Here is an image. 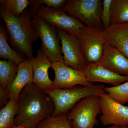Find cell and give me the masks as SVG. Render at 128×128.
Listing matches in <instances>:
<instances>
[{
	"label": "cell",
	"instance_id": "obj_1",
	"mask_svg": "<svg viewBox=\"0 0 128 128\" xmlns=\"http://www.w3.org/2000/svg\"><path fill=\"white\" fill-rule=\"evenodd\" d=\"M18 100L14 126L36 128L41 121L52 116L55 110L50 97L34 82L22 89Z\"/></svg>",
	"mask_w": 128,
	"mask_h": 128
},
{
	"label": "cell",
	"instance_id": "obj_2",
	"mask_svg": "<svg viewBox=\"0 0 128 128\" xmlns=\"http://www.w3.org/2000/svg\"><path fill=\"white\" fill-rule=\"evenodd\" d=\"M0 17L6 25L12 48L31 61L34 58L32 44L40 38L33 27L32 18L29 12L26 10L20 16L16 17L0 6Z\"/></svg>",
	"mask_w": 128,
	"mask_h": 128
},
{
	"label": "cell",
	"instance_id": "obj_3",
	"mask_svg": "<svg viewBox=\"0 0 128 128\" xmlns=\"http://www.w3.org/2000/svg\"><path fill=\"white\" fill-rule=\"evenodd\" d=\"M103 85H92L89 86H74L65 89H52L44 90L51 98L55 110L52 116L67 115L78 102L92 96H100L105 93Z\"/></svg>",
	"mask_w": 128,
	"mask_h": 128
},
{
	"label": "cell",
	"instance_id": "obj_4",
	"mask_svg": "<svg viewBox=\"0 0 128 128\" xmlns=\"http://www.w3.org/2000/svg\"><path fill=\"white\" fill-rule=\"evenodd\" d=\"M60 9L78 18L86 26L102 28L101 0H68Z\"/></svg>",
	"mask_w": 128,
	"mask_h": 128
},
{
	"label": "cell",
	"instance_id": "obj_5",
	"mask_svg": "<svg viewBox=\"0 0 128 128\" xmlns=\"http://www.w3.org/2000/svg\"><path fill=\"white\" fill-rule=\"evenodd\" d=\"M101 113L100 96H92L80 101L67 115L72 128H94Z\"/></svg>",
	"mask_w": 128,
	"mask_h": 128
},
{
	"label": "cell",
	"instance_id": "obj_6",
	"mask_svg": "<svg viewBox=\"0 0 128 128\" xmlns=\"http://www.w3.org/2000/svg\"><path fill=\"white\" fill-rule=\"evenodd\" d=\"M78 38L88 64L99 63L107 44L104 30L86 26Z\"/></svg>",
	"mask_w": 128,
	"mask_h": 128
},
{
	"label": "cell",
	"instance_id": "obj_7",
	"mask_svg": "<svg viewBox=\"0 0 128 128\" xmlns=\"http://www.w3.org/2000/svg\"><path fill=\"white\" fill-rule=\"evenodd\" d=\"M32 25L42 42L41 47L52 63L64 62L60 39L56 28L38 15L33 18Z\"/></svg>",
	"mask_w": 128,
	"mask_h": 128
},
{
	"label": "cell",
	"instance_id": "obj_8",
	"mask_svg": "<svg viewBox=\"0 0 128 128\" xmlns=\"http://www.w3.org/2000/svg\"><path fill=\"white\" fill-rule=\"evenodd\" d=\"M37 15L51 26L62 29L77 38L86 26L78 18L62 10L46 7L43 5H41Z\"/></svg>",
	"mask_w": 128,
	"mask_h": 128
},
{
	"label": "cell",
	"instance_id": "obj_9",
	"mask_svg": "<svg viewBox=\"0 0 128 128\" xmlns=\"http://www.w3.org/2000/svg\"><path fill=\"white\" fill-rule=\"evenodd\" d=\"M56 28L62 44L64 64L76 70L83 71L88 64L84 57L79 40L62 29Z\"/></svg>",
	"mask_w": 128,
	"mask_h": 128
},
{
	"label": "cell",
	"instance_id": "obj_10",
	"mask_svg": "<svg viewBox=\"0 0 128 128\" xmlns=\"http://www.w3.org/2000/svg\"><path fill=\"white\" fill-rule=\"evenodd\" d=\"M100 96L102 113L100 120L102 125L128 127V106L118 102L106 93Z\"/></svg>",
	"mask_w": 128,
	"mask_h": 128
},
{
	"label": "cell",
	"instance_id": "obj_11",
	"mask_svg": "<svg viewBox=\"0 0 128 128\" xmlns=\"http://www.w3.org/2000/svg\"><path fill=\"white\" fill-rule=\"evenodd\" d=\"M52 68L55 73L53 84L54 89H68L78 85L83 86L93 85L87 81L83 72L66 66L64 62L52 63Z\"/></svg>",
	"mask_w": 128,
	"mask_h": 128
},
{
	"label": "cell",
	"instance_id": "obj_12",
	"mask_svg": "<svg viewBox=\"0 0 128 128\" xmlns=\"http://www.w3.org/2000/svg\"><path fill=\"white\" fill-rule=\"evenodd\" d=\"M37 56L31 60L34 76L33 82L44 90L54 89V81L49 76L48 70L52 67V62L41 47L37 50Z\"/></svg>",
	"mask_w": 128,
	"mask_h": 128
},
{
	"label": "cell",
	"instance_id": "obj_13",
	"mask_svg": "<svg viewBox=\"0 0 128 128\" xmlns=\"http://www.w3.org/2000/svg\"><path fill=\"white\" fill-rule=\"evenodd\" d=\"M88 82H100L115 86L128 81V76H121L110 71L97 64H88L82 71Z\"/></svg>",
	"mask_w": 128,
	"mask_h": 128
},
{
	"label": "cell",
	"instance_id": "obj_14",
	"mask_svg": "<svg viewBox=\"0 0 128 128\" xmlns=\"http://www.w3.org/2000/svg\"><path fill=\"white\" fill-rule=\"evenodd\" d=\"M100 65L121 76H128V58L114 48L106 44Z\"/></svg>",
	"mask_w": 128,
	"mask_h": 128
},
{
	"label": "cell",
	"instance_id": "obj_15",
	"mask_svg": "<svg viewBox=\"0 0 128 128\" xmlns=\"http://www.w3.org/2000/svg\"><path fill=\"white\" fill-rule=\"evenodd\" d=\"M104 31L107 44L128 58V23L111 25Z\"/></svg>",
	"mask_w": 128,
	"mask_h": 128
},
{
	"label": "cell",
	"instance_id": "obj_16",
	"mask_svg": "<svg viewBox=\"0 0 128 128\" xmlns=\"http://www.w3.org/2000/svg\"><path fill=\"white\" fill-rule=\"evenodd\" d=\"M33 76L31 61L27 60L19 64L16 79L6 89L9 99L18 98L19 94L25 86L33 82Z\"/></svg>",
	"mask_w": 128,
	"mask_h": 128
},
{
	"label": "cell",
	"instance_id": "obj_17",
	"mask_svg": "<svg viewBox=\"0 0 128 128\" xmlns=\"http://www.w3.org/2000/svg\"><path fill=\"white\" fill-rule=\"evenodd\" d=\"M9 39L6 28L0 25V58L13 61L18 64L28 60L25 56L12 49L8 43Z\"/></svg>",
	"mask_w": 128,
	"mask_h": 128
},
{
	"label": "cell",
	"instance_id": "obj_18",
	"mask_svg": "<svg viewBox=\"0 0 128 128\" xmlns=\"http://www.w3.org/2000/svg\"><path fill=\"white\" fill-rule=\"evenodd\" d=\"M18 65L10 60H0V87L6 89L15 80Z\"/></svg>",
	"mask_w": 128,
	"mask_h": 128
},
{
	"label": "cell",
	"instance_id": "obj_19",
	"mask_svg": "<svg viewBox=\"0 0 128 128\" xmlns=\"http://www.w3.org/2000/svg\"><path fill=\"white\" fill-rule=\"evenodd\" d=\"M18 98H11L0 110V128H10L14 126L17 112Z\"/></svg>",
	"mask_w": 128,
	"mask_h": 128
},
{
	"label": "cell",
	"instance_id": "obj_20",
	"mask_svg": "<svg viewBox=\"0 0 128 128\" xmlns=\"http://www.w3.org/2000/svg\"><path fill=\"white\" fill-rule=\"evenodd\" d=\"M128 23V0H112L111 25Z\"/></svg>",
	"mask_w": 128,
	"mask_h": 128
},
{
	"label": "cell",
	"instance_id": "obj_21",
	"mask_svg": "<svg viewBox=\"0 0 128 128\" xmlns=\"http://www.w3.org/2000/svg\"><path fill=\"white\" fill-rule=\"evenodd\" d=\"M0 6L6 11L15 16L22 14L29 6L30 1L28 0H0Z\"/></svg>",
	"mask_w": 128,
	"mask_h": 128
},
{
	"label": "cell",
	"instance_id": "obj_22",
	"mask_svg": "<svg viewBox=\"0 0 128 128\" xmlns=\"http://www.w3.org/2000/svg\"><path fill=\"white\" fill-rule=\"evenodd\" d=\"M36 128H72L68 115L53 116L44 120Z\"/></svg>",
	"mask_w": 128,
	"mask_h": 128
},
{
	"label": "cell",
	"instance_id": "obj_23",
	"mask_svg": "<svg viewBox=\"0 0 128 128\" xmlns=\"http://www.w3.org/2000/svg\"><path fill=\"white\" fill-rule=\"evenodd\" d=\"M104 90L111 98L118 102L122 105L128 102V81L113 87L105 88Z\"/></svg>",
	"mask_w": 128,
	"mask_h": 128
},
{
	"label": "cell",
	"instance_id": "obj_24",
	"mask_svg": "<svg viewBox=\"0 0 128 128\" xmlns=\"http://www.w3.org/2000/svg\"><path fill=\"white\" fill-rule=\"evenodd\" d=\"M112 0H104L101 19L105 30L111 25V7Z\"/></svg>",
	"mask_w": 128,
	"mask_h": 128
},
{
	"label": "cell",
	"instance_id": "obj_25",
	"mask_svg": "<svg viewBox=\"0 0 128 128\" xmlns=\"http://www.w3.org/2000/svg\"><path fill=\"white\" fill-rule=\"evenodd\" d=\"M41 5H46V7L60 9L66 2V0H40Z\"/></svg>",
	"mask_w": 128,
	"mask_h": 128
},
{
	"label": "cell",
	"instance_id": "obj_26",
	"mask_svg": "<svg viewBox=\"0 0 128 128\" xmlns=\"http://www.w3.org/2000/svg\"><path fill=\"white\" fill-rule=\"evenodd\" d=\"M10 100L6 92V89L0 87V107L2 108L6 106Z\"/></svg>",
	"mask_w": 128,
	"mask_h": 128
},
{
	"label": "cell",
	"instance_id": "obj_27",
	"mask_svg": "<svg viewBox=\"0 0 128 128\" xmlns=\"http://www.w3.org/2000/svg\"><path fill=\"white\" fill-rule=\"evenodd\" d=\"M10 128H27L23 125H19V126H14Z\"/></svg>",
	"mask_w": 128,
	"mask_h": 128
},
{
	"label": "cell",
	"instance_id": "obj_28",
	"mask_svg": "<svg viewBox=\"0 0 128 128\" xmlns=\"http://www.w3.org/2000/svg\"><path fill=\"white\" fill-rule=\"evenodd\" d=\"M118 128V127L116 126H111V127H108V128Z\"/></svg>",
	"mask_w": 128,
	"mask_h": 128
},
{
	"label": "cell",
	"instance_id": "obj_29",
	"mask_svg": "<svg viewBox=\"0 0 128 128\" xmlns=\"http://www.w3.org/2000/svg\"><path fill=\"white\" fill-rule=\"evenodd\" d=\"M118 128H128V127H118Z\"/></svg>",
	"mask_w": 128,
	"mask_h": 128
}]
</instances>
